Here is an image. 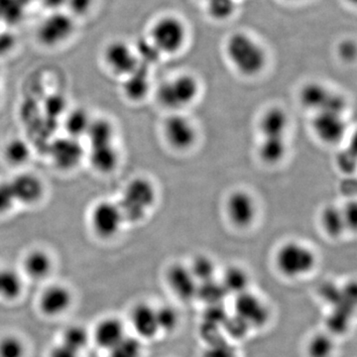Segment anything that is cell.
Wrapping results in <instances>:
<instances>
[{
    "label": "cell",
    "instance_id": "6da1fadb",
    "mask_svg": "<svg viewBox=\"0 0 357 357\" xmlns=\"http://www.w3.org/2000/svg\"><path fill=\"white\" fill-rule=\"evenodd\" d=\"M225 51L229 64L244 77H258L267 67L266 51L248 33H232L225 42Z\"/></svg>",
    "mask_w": 357,
    "mask_h": 357
},
{
    "label": "cell",
    "instance_id": "7a4b0ae2",
    "mask_svg": "<svg viewBox=\"0 0 357 357\" xmlns=\"http://www.w3.org/2000/svg\"><path fill=\"white\" fill-rule=\"evenodd\" d=\"M158 199L156 185L151 178L136 176L129 180L117 203L126 223H139L150 215Z\"/></svg>",
    "mask_w": 357,
    "mask_h": 357
},
{
    "label": "cell",
    "instance_id": "3957f363",
    "mask_svg": "<svg viewBox=\"0 0 357 357\" xmlns=\"http://www.w3.org/2000/svg\"><path fill=\"white\" fill-rule=\"evenodd\" d=\"M201 93L199 79L191 74L177 75L163 82L156 91L157 102L170 112H184L198 100Z\"/></svg>",
    "mask_w": 357,
    "mask_h": 357
},
{
    "label": "cell",
    "instance_id": "277c9868",
    "mask_svg": "<svg viewBox=\"0 0 357 357\" xmlns=\"http://www.w3.org/2000/svg\"><path fill=\"white\" fill-rule=\"evenodd\" d=\"M275 266L288 279H299L314 271L318 257L314 249L300 241H289L277 249Z\"/></svg>",
    "mask_w": 357,
    "mask_h": 357
},
{
    "label": "cell",
    "instance_id": "5b68a950",
    "mask_svg": "<svg viewBox=\"0 0 357 357\" xmlns=\"http://www.w3.org/2000/svg\"><path fill=\"white\" fill-rule=\"evenodd\" d=\"M187 36V27L180 18L165 15L152 26L149 40L161 55H175L184 48Z\"/></svg>",
    "mask_w": 357,
    "mask_h": 357
},
{
    "label": "cell",
    "instance_id": "8992f818",
    "mask_svg": "<svg viewBox=\"0 0 357 357\" xmlns=\"http://www.w3.org/2000/svg\"><path fill=\"white\" fill-rule=\"evenodd\" d=\"M162 133L168 146L182 153L191 151L199 137L196 123L184 112H170L162 124Z\"/></svg>",
    "mask_w": 357,
    "mask_h": 357
},
{
    "label": "cell",
    "instance_id": "52a82bcc",
    "mask_svg": "<svg viewBox=\"0 0 357 357\" xmlns=\"http://www.w3.org/2000/svg\"><path fill=\"white\" fill-rule=\"evenodd\" d=\"M299 100L302 107L310 110L312 114L326 112L345 114L347 109V102L344 96L335 93L319 82L305 84L300 89Z\"/></svg>",
    "mask_w": 357,
    "mask_h": 357
},
{
    "label": "cell",
    "instance_id": "ba28073f",
    "mask_svg": "<svg viewBox=\"0 0 357 357\" xmlns=\"http://www.w3.org/2000/svg\"><path fill=\"white\" fill-rule=\"evenodd\" d=\"M76 31L74 16L63 11H53L39 23L36 30L37 41L52 49L69 41Z\"/></svg>",
    "mask_w": 357,
    "mask_h": 357
},
{
    "label": "cell",
    "instance_id": "9c48e42d",
    "mask_svg": "<svg viewBox=\"0 0 357 357\" xmlns=\"http://www.w3.org/2000/svg\"><path fill=\"white\" fill-rule=\"evenodd\" d=\"M124 223L123 213L119 203L110 199L98 202L89 213V225L98 238L112 239L121 232Z\"/></svg>",
    "mask_w": 357,
    "mask_h": 357
},
{
    "label": "cell",
    "instance_id": "30bf717a",
    "mask_svg": "<svg viewBox=\"0 0 357 357\" xmlns=\"http://www.w3.org/2000/svg\"><path fill=\"white\" fill-rule=\"evenodd\" d=\"M225 211L232 227L237 229H248L255 225L258 217L257 201L246 190H234L225 199Z\"/></svg>",
    "mask_w": 357,
    "mask_h": 357
},
{
    "label": "cell",
    "instance_id": "8fae6325",
    "mask_svg": "<svg viewBox=\"0 0 357 357\" xmlns=\"http://www.w3.org/2000/svg\"><path fill=\"white\" fill-rule=\"evenodd\" d=\"M102 58L110 73L122 77H128L141 65L135 48L123 40H114L107 44Z\"/></svg>",
    "mask_w": 357,
    "mask_h": 357
},
{
    "label": "cell",
    "instance_id": "7c38bea8",
    "mask_svg": "<svg viewBox=\"0 0 357 357\" xmlns=\"http://www.w3.org/2000/svg\"><path fill=\"white\" fill-rule=\"evenodd\" d=\"M86 151L79 139L64 135L51 143L49 157L58 170L70 172L75 170L86 158Z\"/></svg>",
    "mask_w": 357,
    "mask_h": 357
},
{
    "label": "cell",
    "instance_id": "4fadbf2b",
    "mask_svg": "<svg viewBox=\"0 0 357 357\" xmlns=\"http://www.w3.org/2000/svg\"><path fill=\"white\" fill-rule=\"evenodd\" d=\"M347 119L344 114L340 112H319L314 114L312 121V130L314 136L326 145L340 144L347 133Z\"/></svg>",
    "mask_w": 357,
    "mask_h": 357
},
{
    "label": "cell",
    "instance_id": "5bb4252c",
    "mask_svg": "<svg viewBox=\"0 0 357 357\" xmlns=\"http://www.w3.org/2000/svg\"><path fill=\"white\" fill-rule=\"evenodd\" d=\"M16 204L25 206L38 204L46 195V185L37 174L22 172L8 181Z\"/></svg>",
    "mask_w": 357,
    "mask_h": 357
},
{
    "label": "cell",
    "instance_id": "9a60e30c",
    "mask_svg": "<svg viewBox=\"0 0 357 357\" xmlns=\"http://www.w3.org/2000/svg\"><path fill=\"white\" fill-rule=\"evenodd\" d=\"M234 312L250 328H262L269 321L270 312L266 304L249 291L236 296Z\"/></svg>",
    "mask_w": 357,
    "mask_h": 357
},
{
    "label": "cell",
    "instance_id": "2e32d148",
    "mask_svg": "<svg viewBox=\"0 0 357 357\" xmlns=\"http://www.w3.org/2000/svg\"><path fill=\"white\" fill-rule=\"evenodd\" d=\"M169 288L178 299L190 301L197 296L199 283L192 275L189 265L173 263L166 272Z\"/></svg>",
    "mask_w": 357,
    "mask_h": 357
},
{
    "label": "cell",
    "instance_id": "e0dca14e",
    "mask_svg": "<svg viewBox=\"0 0 357 357\" xmlns=\"http://www.w3.org/2000/svg\"><path fill=\"white\" fill-rule=\"evenodd\" d=\"M290 126L287 110L276 105L265 109L258 121L260 137H287Z\"/></svg>",
    "mask_w": 357,
    "mask_h": 357
},
{
    "label": "cell",
    "instance_id": "ac0fdd59",
    "mask_svg": "<svg viewBox=\"0 0 357 357\" xmlns=\"http://www.w3.org/2000/svg\"><path fill=\"white\" fill-rule=\"evenodd\" d=\"M86 158L89 160L91 168L98 173L110 174L116 170L121 162V152L114 143L89 147Z\"/></svg>",
    "mask_w": 357,
    "mask_h": 357
},
{
    "label": "cell",
    "instance_id": "d6986e66",
    "mask_svg": "<svg viewBox=\"0 0 357 357\" xmlns=\"http://www.w3.org/2000/svg\"><path fill=\"white\" fill-rule=\"evenodd\" d=\"M72 304V294L63 285L47 288L40 299V307L47 316H58L69 309Z\"/></svg>",
    "mask_w": 357,
    "mask_h": 357
},
{
    "label": "cell",
    "instance_id": "ffe728a7",
    "mask_svg": "<svg viewBox=\"0 0 357 357\" xmlns=\"http://www.w3.org/2000/svg\"><path fill=\"white\" fill-rule=\"evenodd\" d=\"M130 318L134 330L141 337L153 338L160 332L156 309L150 305L145 303L136 305Z\"/></svg>",
    "mask_w": 357,
    "mask_h": 357
},
{
    "label": "cell",
    "instance_id": "44dd1931",
    "mask_svg": "<svg viewBox=\"0 0 357 357\" xmlns=\"http://www.w3.org/2000/svg\"><path fill=\"white\" fill-rule=\"evenodd\" d=\"M151 91V81L148 77L145 65L141 64L133 73L124 77L122 91L129 100L134 102L145 100Z\"/></svg>",
    "mask_w": 357,
    "mask_h": 357
},
{
    "label": "cell",
    "instance_id": "7402d4cb",
    "mask_svg": "<svg viewBox=\"0 0 357 357\" xmlns=\"http://www.w3.org/2000/svg\"><path fill=\"white\" fill-rule=\"evenodd\" d=\"M287 137H261L257 145V156L267 166H276L287 157Z\"/></svg>",
    "mask_w": 357,
    "mask_h": 357
},
{
    "label": "cell",
    "instance_id": "603a6c76",
    "mask_svg": "<svg viewBox=\"0 0 357 357\" xmlns=\"http://www.w3.org/2000/svg\"><path fill=\"white\" fill-rule=\"evenodd\" d=\"M126 335L123 323L116 318L102 319L95 331L96 344L107 351L119 344Z\"/></svg>",
    "mask_w": 357,
    "mask_h": 357
},
{
    "label": "cell",
    "instance_id": "cb8c5ba5",
    "mask_svg": "<svg viewBox=\"0 0 357 357\" xmlns=\"http://www.w3.org/2000/svg\"><path fill=\"white\" fill-rule=\"evenodd\" d=\"M319 225L326 236L333 239L344 236L347 231L342 206L335 204L324 206L319 213Z\"/></svg>",
    "mask_w": 357,
    "mask_h": 357
},
{
    "label": "cell",
    "instance_id": "d4e9b609",
    "mask_svg": "<svg viewBox=\"0 0 357 357\" xmlns=\"http://www.w3.org/2000/svg\"><path fill=\"white\" fill-rule=\"evenodd\" d=\"M23 268L28 276L36 280H42L51 273L53 260L50 255L43 249H33L25 256Z\"/></svg>",
    "mask_w": 357,
    "mask_h": 357
},
{
    "label": "cell",
    "instance_id": "484cf974",
    "mask_svg": "<svg viewBox=\"0 0 357 357\" xmlns=\"http://www.w3.org/2000/svg\"><path fill=\"white\" fill-rule=\"evenodd\" d=\"M4 161L11 167H22L30 161L32 149L27 141L20 137L11 138L2 150Z\"/></svg>",
    "mask_w": 357,
    "mask_h": 357
},
{
    "label": "cell",
    "instance_id": "4316f807",
    "mask_svg": "<svg viewBox=\"0 0 357 357\" xmlns=\"http://www.w3.org/2000/svg\"><path fill=\"white\" fill-rule=\"evenodd\" d=\"M89 147L114 143L115 128L107 119H91L86 136Z\"/></svg>",
    "mask_w": 357,
    "mask_h": 357
},
{
    "label": "cell",
    "instance_id": "83f0119b",
    "mask_svg": "<svg viewBox=\"0 0 357 357\" xmlns=\"http://www.w3.org/2000/svg\"><path fill=\"white\" fill-rule=\"evenodd\" d=\"M91 117L86 109L77 107L70 110L65 115L64 129L66 135L70 137L81 139L84 137L88 131Z\"/></svg>",
    "mask_w": 357,
    "mask_h": 357
},
{
    "label": "cell",
    "instance_id": "f1b7e54d",
    "mask_svg": "<svg viewBox=\"0 0 357 357\" xmlns=\"http://www.w3.org/2000/svg\"><path fill=\"white\" fill-rule=\"evenodd\" d=\"M220 282L227 294H234L237 296L248 291L250 278H249V275L245 269L234 265L225 270Z\"/></svg>",
    "mask_w": 357,
    "mask_h": 357
},
{
    "label": "cell",
    "instance_id": "f546056e",
    "mask_svg": "<svg viewBox=\"0 0 357 357\" xmlns=\"http://www.w3.org/2000/svg\"><path fill=\"white\" fill-rule=\"evenodd\" d=\"M23 284L20 275L13 268L0 266V298L14 300L22 292Z\"/></svg>",
    "mask_w": 357,
    "mask_h": 357
},
{
    "label": "cell",
    "instance_id": "4dcf8cb0",
    "mask_svg": "<svg viewBox=\"0 0 357 357\" xmlns=\"http://www.w3.org/2000/svg\"><path fill=\"white\" fill-rule=\"evenodd\" d=\"M227 295L229 294L223 287L222 282L213 279V280L199 283L196 297L208 306H213V305L222 304Z\"/></svg>",
    "mask_w": 357,
    "mask_h": 357
},
{
    "label": "cell",
    "instance_id": "1f68e13d",
    "mask_svg": "<svg viewBox=\"0 0 357 357\" xmlns=\"http://www.w3.org/2000/svg\"><path fill=\"white\" fill-rule=\"evenodd\" d=\"M192 275H194L198 283L213 280L215 279V272L217 266L211 257L206 255H198L192 259L191 264L189 265Z\"/></svg>",
    "mask_w": 357,
    "mask_h": 357
},
{
    "label": "cell",
    "instance_id": "d6a6232c",
    "mask_svg": "<svg viewBox=\"0 0 357 357\" xmlns=\"http://www.w3.org/2000/svg\"><path fill=\"white\" fill-rule=\"evenodd\" d=\"M206 13L211 20L223 22L230 20L236 10V0H206Z\"/></svg>",
    "mask_w": 357,
    "mask_h": 357
},
{
    "label": "cell",
    "instance_id": "836d02e7",
    "mask_svg": "<svg viewBox=\"0 0 357 357\" xmlns=\"http://www.w3.org/2000/svg\"><path fill=\"white\" fill-rule=\"evenodd\" d=\"M62 344L79 354L89 344L88 331L81 326H70L63 335Z\"/></svg>",
    "mask_w": 357,
    "mask_h": 357
},
{
    "label": "cell",
    "instance_id": "e575fe53",
    "mask_svg": "<svg viewBox=\"0 0 357 357\" xmlns=\"http://www.w3.org/2000/svg\"><path fill=\"white\" fill-rule=\"evenodd\" d=\"M333 349L335 344L330 335L317 333L310 340L307 351L310 357H331Z\"/></svg>",
    "mask_w": 357,
    "mask_h": 357
},
{
    "label": "cell",
    "instance_id": "d590c367",
    "mask_svg": "<svg viewBox=\"0 0 357 357\" xmlns=\"http://www.w3.org/2000/svg\"><path fill=\"white\" fill-rule=\"evenodd\" d=\"M109 351L110 357H141L142 344L137 338L126 335Z\"/></svg>",
    "mask_w": 357,
    "mask_h": 357
},
{
    "label": "cell",
    "instance_id": "8d00e7d4",
    "mask_svg": "<svg viewBox=\"0 0 357 357\" xmlns=\"http://www.w3.org/2000/svg\"><path fill=\"white\" fill-rule=\"evenodd\" d=\"M25 347L22 340L7 335L0 340V357H24Z\"/></svg>",
    "mask_w": 357,
    "mask_h": 357
},
{
    "label": "cell",
    "instance_id": "74e56055",
    "mask_svg": "<svg viewBox=\"0 0 357 357\" xmlns=\"http://www.w3.org/2000/svg\"><path fill=\"white\" fill-rule=\"evenodd\" d=\"M160 331L173 332L178 323V312L172 307L164 306L156 310Z\"/></svg>",
    "mask_w": 357,
    "mask_h": 357
},
{
    "label": "cell",
    "instance_id": "f35d334b",
    "mask_svg": "<svg viewBox=\"0 0 357 357\" xmlns=\"http://www.w3.org/2000/svg\"><path fill=\"white\" fill-rule=\"evenodd\" d=\"M222 328H225L227 335L234 338H243L248 335V331L250 330L248 324L243 319L237 317L236 314L232 317H227Z\"/></svg>",
    "mask_w": 357,
    "mask_h": 357
},
{
    "label": "cell",
    "instance_id": "ab89813d",
    "mask_svg": "<svg viewBox=\"0 0 357 357\" xmlns=\"http://www.w3.org/2000/svg\"><path fill=\"white\" fill-rule=\"evenodd\" d=\"M15 204V199H14L8 181L0 182V217L7 215L9 211H13Z\"/></svg>",
    "mask_w": 357,
    "mask_h": 357
},
{
    "label": "cell",
    "instance_id": "60d3db41",
    "mask_svg": "<svg viewBox=\"0 0 357 357\" xmlns=\"http://www.w3.org/2000/svg\"><path fill=\"white\" fill-rule=\"evenodd\" d=\"M96 0H67L66 6L72 16H84L93 9Z\"/></svg>",
    "mask_w": 357,
    "mask_h": 357
},
{
    "label": "cell",
    "instance_id": "b9f144b4",
    "mask_svg": "<svg viewBox=\"0 0 357 357\" xmlns=\"http://www.w3.org/2000/svg\"><path fill=\"white\" fill-rule=\"evenodd\" d=\"M203 357H236V352L234 349L220 342V340H215L211 342V347L204 351Z\"/></svg>",
    "mask_w": 357,
    "mask_h": 357
},
{
    "label": "cell",
    "instance_id": "7bdbcfd3",
    "mask_svg": "<svg viewBox=\"0 0 357 357\" xmlns=\"http://www.w3.org/2000/svg\"><path fill=\"white\" fill-rule=\"evenodd\" d=\"M16 37L13 33L0 32V57H6L15 49Z\"/></svg>",
    "mask_w": 357,
    "mask_h": 357
},
{
    "label": "cell",
    "instance_id": "ee69618b",
    "mask_svg": "<svg viewBox=\"0 0 357 357\" xmlns=\"http://www.w3.org/2000/svg\"><path fill=\"white\" fill-rule=\"evenodd\" d=\"M337 54L345 62H351L356 57V45L351 40L340 42L337 47Z\"/></svg>",
    "mask_w": 357,
    "mask_h": 357
},
{
    "label": "cell",
    "instance_id": "f6af8a7d",
    "mask_svg": "<svg viewBox=\"0 0 357 357\" xmlns=\"http://www.w3.org/2000/svg\"><path fill=\"white\" fill-rule=\"evenodd\" d=\"M347 230H354L356 227L357 206L356 202H349L345 206H342Z\"/></svg>",
    "mask_w": 357,
    "mask_h": 357
},
{
    "label": "cell",
    "instance_id": "bcb514c9",
    "mask_svg": "<svg viewBox=\"0 0 357 357\" xmlns=\"http://www.w3.org/2000/svg\"><path fill=\"white\" fill-rule=\"evenodd\" d=\"M351 152L349 151L342 152L337 158V167L344 173L351 174L354 170L356 159L354 157L351 158Z\"/></svg>",
    "mask_w": 357,
    "mask_h": 357
},
{
    "label": "cell",
    "instance_id": "7dc6e473",
    "mask_svg": "<svg viewBox=\"0 0 357 357\" xmlns=\"http://www.w3.org/2000/svg\"><path fill=\"white\" fill-rule=\"evenodd\" d=\"M79 352L73 351L70 347L61 344L52 349L50 357H79Z\"/></svg>",
    "mask_w": 357,
    "mask_h": 357
},
{
    "label": "cell",
    "instance_id": "c3c4849f",
    "mask_svg": "<svg viewBox=\"0 0 357 357\" xmlns=\"http://www.w3.org/2000/svg\"><path fill=\"white\" fill-rule=\"evenodd\" d=\"M42 4L47 8L50 9L52 13L53 11L61 10L63 6H66L67 0H40Z\"/></svg>",
    "mask_w": 357,
    "mask_h": 357
},
{
    "label": "cell",
    "instance_id": "681fc988",
    "mask_svg": "<svg viewBox=\"0 0 357 357\" xmlns=\"http://www.w3.org/2000/svg\"><path fill=\"white\" fill-rule=\"evenodd\" d=\"M286 1H289V2H300V1H304V0H286Z\"/></svg>",
    "mask_w": 357,
    "mask_h": 357
},
{
    "label": "cell",
    "instance_id": "f907efd6",
    "mask_svg": "<svg viewBox=\"0 0 357 357\" xmlns=\"http://www.w3.org/2000/svg\"><path fill=\"white\" fill-rule=\"evenodd\" d=\"M349 1L352 2V3H354V4L356 3V0H349Z\"/></svg>",
    "mask_w": 357,
    "mask_h": 357
}]
</instances>
